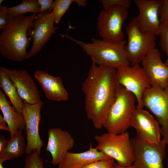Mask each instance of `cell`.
Wrapping results in <instances>:
<instances>
[{"label":"cell","instance_id":"cell-39","mask_svg":"<svg viewBox=\"0 0 168 168\" xmlns=\"http://www.w3.org/2000/svg\"><path fill=\"white\" fill-rule=\"evenodd\" d=\"M3 0H0V6L2 5L1 4H2V2H3Z\"/></svg>","mask_w":168,"mask_h":168},{"label":"cell","instance_id":"cell-16","mask_svg":"<svg viewBox=\"0 0 168 168\" xmlns=\"http://www.w3.org/2000/svg\"><path fill=\"white\" fill-rule=\"evenodd\" d=\"M48 133L45 150L52 156L49 162L54 165H58L65 154L73 147L75 140L68 131L60 128H50Z\"/></svg>","mask_w":168,"mask_h":168},{"label":"cell","instance_id":"cell-36","mask_svg":"<svg viewBox=\"0 0 168 168\" xmlns=\"http://www.w3.org/2000/svg\"><path fill=\"white\" fill-rule=\"evenodd\" d=\"M164 63L168 67V57Z\"/></svg>","mask_w":168,"mask_h":168},{"label":"cell","instance_id":"cell-1","mask_svg":"<svg viewBox=\"0 0 168 168\" xmlns=\"http://www.w3.org/2000/svg\"><path fill=\"white\" fill-rule=\"evenodd\" d=\"M116 69L92 63L82 90L85 97L87 117L94 127H103L109 109L114 98L118 84Z\"/></svg>","mask_w":168,"mask_h":168},{"label":"cell","instance_id":"cell-22","mask_svg":"<svg viewBox=\"0 0 168 168\" xmlns=\"http://www.w3.org/2000/svg\"><path fill=\"white\" fill-rule=\"evenodd\" d=\"M0 87L9 97L16 110L22 113L23 102L14 83L7 74L5 68L2 66L0 67Z\"/></svg>","mask_w":168,"mask_h":168},{"label":"cell","instance_id":"cell-33","mask_svg":"<svg viewBox=\"0 0 168 168\" xmlns=\"http://www.w3.org/2000/svg\"><path fill=\"white\" fill-rule=\"evenodd\" d=\"M0 129L9 131L7 124L3 117L0 115Z\"/></svg>","mask_w":168,"mask_h":168},{"label":"cell","instance_id":"cell-25","mask_svg":"<svg viewBox=\"0 0 168 168\" xmlns=\"http://www.w3.org/2000/svg\"><path fill=\"white\" fill-rule=\"evenodd\" d=\"M24 161L25 164L23 168H45L43 165V159L35 151L27 155Z\"/></svg>","mask_w":168,"mask_h":168},{"label":"cell","instance_id":"cell-9","mask_svg":"<svg viewBox=\"0 0 168 168\" xmlns=\"http://www.w3.org/2000/svg\"><path fill=\"white\" fill-rule=\"evenodd\" d=\"M133 146L135 168H164L163 161L166 145L161 141L159 144L148 143L137 135L131 138Z\"/></svg>","mask_w":168,"mask_h":168},{"label":"cell","instance_id":"cell-14","mask_svg":"<svg viewBox=\"0 0 168 168\" xmlns=\"http://www.w3.org/2000/svg\"><path fill=\"white\" fill-rule=\"evenodd\" d=\"M141 63L151 87L163 89L168 85V67L162 62L158 49L152 50Z\"/></svg>","mask_w":168,"mask_h":168},{"label":"cell","instance_id":"cell-8","mask_svg":"<svg viewBox=\"0 0 168 168\" xmlns=\"http://www.w3.org/2000/svg\"><path fill=\"white\" fill-rule=\"evenodd\" d=\"M143 107L155 116L161 126V141L168 144V85L164 88L150 87L144 91L142 98Z\"/></svg>","mask_w":168,"mask_h":168},{"label":"cell","instance_id":"cell-40","mask_svg":"<svg viewBox=\"0 0 168 168\" xmlns=\"http://www.w3.org/2000/svg\"></svg>","mask_w":168,"mask_h":168},{"label":"cell","instance_id":"cell-2","mask_svg":"<svg viewBox=\"0 0 168 168\" xmlns=\"http://www.w3.org/2000/svg\"><path fill=\"white\" fill-rule=\"evenodd\" d=\"M36 14L20 15L7 19V23L0 35V53L6 59L20 62L28 59L26 49L31 38L27 31L32 27Z\"/></svg>","mask_w":168,"mask_h":168},{"label":"cell","instance_id":"cell-4","mask_svg":"<svg viewBox=\"0 0 168 168\" xmlns=\"http://www.w3.org/2000/svg\"><path fill=\"white\" fill-rule=\"evenodd\" d=\"M136 101L133 94L118 85L103 126L107 133L119 134L127 132L131 127L132 116L137 108Z\"/></svg>","mask_w":168,"mask_h":168},{"label":"cell","instance_id":"cell-7","mask_svg":"<svg viewBox=\"0 0 168 168\" xmlns=\"http://www.w3.org/2000/svg\"><path fill=\"white\" fill-rule=\"evenodd\" d=\"M128 42L125 49L131 66L139 64L156 45L155 35L142 32L134 17L126 27Z\"/></svg>","mask_w":168,"mask_h":168},{"label":"cell","instance_id":"cell-20","mask_svg":"<svg viewBox=\"0 0 168 168\" xmlns=\"http://www.w3.org/2000/svg\"><path fill=\"white\" fill-rule=\"evenodd\" d=\"M0 109L9 129L10 137L19 131L25 130V124L21 112L11 105L3 93L0 90Z\"/></svg>","mask_w":168,"mask_h":168},{"label":"cell","instance_id":"cell-15","mask_svg":"<svg viewBox=\"0 0 168 168\" xmlns=\"http://www.w3.org/2000/svg\"><path fill=\"white\" fill-rule=\"evenodd\" d=\"M134 2L139 11L135 18L141 30L159 35L161 23L158 10L161 0H134Z\"/></svg>","mask_w":168,"mask_h":168},{"label":"cell","instance_id":"cell-18","mask_svg":"<svg viewBox=\"0 0 168 168\" xmlns=\"http://www.w3.org/2000/svg\"><path fill=\"white\" fill-rule=\"evenodd\" d=\"M46 97L53 101H66L69 99L62 79L54 77L42 70H38L34 74Z\"/></svg>","mask_w":168,"mask_h":168},{"label":"cell","instance_id":"cell-38","mask_svg":"<svg viewBox=\"0 0 168 168\" xmlns=\"http://www.w3.org/2000/svg\"><path fill=\"white\" fill-rule=\"evenodd\" d=\"M161 24H163L168 25V21L163 23H161Z\"/></svg>","mask_w":168,"mask_h":168},{"label":"cell","instance_id":"cell-28","mask_svg":"<svg viewBox=\"0 0 168 168\" xmlns=\"http://www.w3.org/2000/svg\"><path fill=\"white\" fill-rule=\"evenodd\" d=\"M99 1L101 3L103 9L115 5L123 6L128 9L131 5L130 0H100Z\"/></svg>","mask_w":168,"mask_h":168},{"label":"cell","instance_id":"cell-6","mask_svg":"<svg viewBox=\"0 0 168 168\" xmlns=\"http://www.w3.org/2000/svg\"><path fill=\"white\" fill-rule=\"evenodd\" d=\"M128 9L115 5L101 10L99 13L96 28L101 39L113 43L124 42L123 26L128 16Z\"/></svg>","mask_w":168,"mask_h":168},{"label":"cell","instance_id":"cell-21","mask_svg":"<svg viewBox=\"0 0 168 168\" xmlns=\"http://www.w3.org/2000/svg\"><path fill=\"white\" fill-rule=\"evenodd\" d=\"M26 146L22 132H18L10 137L5 148L0 154V163L20 157L25 152Z\"/></svg>","mask_w":168,"mask_h":168},{"label":"cell","instance_id":"cell-35","mask_svg":"<svg viewBox=\"0 0 168 168\" xmlns=\"http://www.w3.org/2000/svg\"><path fill=\"white\" fill-rule=\"evenodd\" d=\"M114 168H135L133 165H132L128 166H123L118 165L117 163H115L114 164Z\"/></svg>","mask_w":168,"mask_h":168},{"label":"cell","instance_id":"cell-31","mask_svg":"<svg viewBox=\"0 0 168 168\" xmlns=\"http://www.w3.org/2000/svg\"><path fill=\"white\" fill-rule=\"evenodd\" d=\"M7 8L3 5L0 6V29H3L7 24Z\"/></svg>","mask_w":168,"mask_h":168},{"label":"cell","instance_id":"cell-37","mask_svg":"<svg viewBox=\"0 0 168 168\" xmlns=\"http://www.w3.org/2000/svg\"><path fill=\"white\" fill-rule=\"evenodd\" d=\"M2 164V163H0V168H6L3 166Z\"/></svg>","mask_w":168,"mask_h":168},{"label":"cell","instance_id":"cell-32","mask_svg":"<svg viewBox=\"0 0 168 168\" xmlns=\"http://www.w3.org/2000/svg\"><path fill=\"white\" fill-rule=\"evenodd\" d=\"M8 142L4 136L1 134L0 135V154L4 150Z\"/></svg>","mask_w":168,"mask_h":168},{"label":"cell","instance_id":"cell-5","mask_svg":"<svg viewBox=\"0 0 168 168\" xmlns=\"http://www.w3.org/2000/svg\"><path fill=\"white\" fill-rule=\"evenodd\" d=\"M96 147L121 166L132 165L134 161L133 146L128 132L119 134L106 133L94 137Z\"/></svg>","mask_w":168,"mask_h":168},{"label":"cell","instance_id":"cell-29","mask_svg":"<svg viewBox=\"0 0 168 168\" xmlns=\"http://www.w3.org/2000/svg\"><path fill=\"white\" fill-rule=\"evenodd\" d=\"M158 14L161 23H163L168 21V0H161Z\"/></svg>","mask_w":168,"mask_h":168},{"label":"cell","instance_id":"cell-30","mask_svg":"<svg viewBox=\"0 0 168 168\" xmlns=\"http://www.w3.org/2000/svg\"><path fill=\"white\" fill-rule=\"evenodd\" d=\"M37 1L40 6V13L52 12L54 1L52 0H38Z\"/></svg>","mask_w":168,"mask_h":168},{"label":"cell","instance_id":"cell-12","mask_svg":"<svg viewBox=\"0 0 168 168\" xmlns=\"http://www.w3.org/2000/svg\"><path fill=\"white\" fill-rule=\"evenodd\" d=\"M54 22L52 12H45L36 14L32 27L27 31L28 36L33 40L32 47L28 53L29 58L39 52L52 37L58 28L54 25Z\"/></svg>","mask_w":168,"mask_h":168},{"label":"cell","instance_id":"cell-19","mask_svg":"<svg viewBox=\"0 0 168 168\" xmlns=\"http://www.w3.org/2000/svg\"><path fill=\"white\" fill-rule=\"evenodd\" d=\"M110 158L93 147L90 143L88 149L79 153L68 152L58 165V168H83L95 161Z\"/></svg>","mask_w":168,"mask_h":168},{"label":"cell","instance_id":"cell-10","mask_svg":"<svg viewBox=\"0 0 168 168\" xmlns=\"http://www.w3.org/2000/svg\"><path fill=\"white\" fill-rule=\"evenodd\" d=\"M118 84L133 94L137 103V108L143 109L142 98L145 91L151 87L142 67L139 64L125 66L116 69Z\"/></svg>","mask_w":168,"mask_h":168},{"label":"cell","instance_id":"cell-26","mask_svg":"<svg viewBox=\"0 0 168 168\" xmlns=\"http://www.w3.org/2000/svg\"><path fill=\"white\" fill-rule=\"evenodd\" d=\"M161 47L168 55V25L161 23L159 32Z\"/></svg>","mask_w":168,"mask_h":168},{"label":"cell","instance_id":"cell-34","mask_svg":"<svg viewBox=\"0 0 168 168\" xmlns=\"http://www.w3.org/2000/svg\"><path fill=\"white\" fill-rule=\"evenodd\" d=\"M75 2L78 6L85 7L86 5V1L84 0H75Z\"/></svg>","mask_w":168,"mask_h":168},{"label":"cell","instance_id":"cell-27","mask_svg":"<svg viewBox=\"0 0 168 168\" xmlns=\"http://www.w3.org/2000/svg\"><path fill=\"white\" fill-rule=\"evenodd\" d=\"M114 159L109 158L95 161L83 168H114Z\"/></svg>","mask_w":168,"mask_h":168},{"label":"cell","instance_id":"cell-17","mask_svg":"<svg viewBox=\"0 0 168 168\" xmlns=\"http://www.w3.org/2000/svg\"><path fill=\"white\" fill-rule=\"evenodd\" d=\"M5 70L23 101L33 105L41 101L39 91L27 72L24 70H9L5 68Z\"/></svg>","mask_w":168,"mask_h":168},{"label":"cell","instance_id":"cell-11","mask_svg":"<svg viewBox=\"0 0 168 168\" xmlns=\"http://www.w3.org/2000/svg\"><path fill=\"white\" fill-rule=\"evenodd\" d=\"M22 113L25 124L26 144L25 153L27 155L35 151L40 154L44 142L39 133V124L41 119L40 111L43 105L41 101L31 105L23 101Z\"/></svg>","mask_w":168,"mask_h":168},{"label":"cell","instance_id":"cell-3","mask_svg":"<svg viewBox=\"0 0 168 168\" xmlns=\"http://www.w3.org/2000/svg\"><path fill=\"white\" fill-rule=\"evenodd\" d=\"M79 46L96 64L116 69L124 66H131L125 49L126 41L113 43L102 39L91 38V42L86 43L64 35Z\"/></svg>","mask_w":168,"mask_h":168},{"label":"cell","instance_id":"cell-13","mask_svg":"<svg viewBox=\"0 0 168 168\" xmlns=\"http://www.w3.org/2000/svg\"><path fill=\"white\" fill-rule=\"evenodd\" d=\"M131 126L135 129L137 135L145 142L156 144L161 143L160 124L148 111L136 108L132 116Z\"/></svg>","mask_w":168,"mask_h":168},{"label":"cell","instance_id":"cell-23","mask_svg":"<svg viewBox=\"0 0 168 168\" xmlns=\"http://www.w3.org/2000/svg\"><path fill=\"white\" fill-rule=\"evenodd\" d=\"M40 13V6L37 0H23L16 6L7 8V19L13 18L26 12Z\"/></svg>","mask_w":168,"mask_h":168},{"label":"cell","instance_id":"cell-24","mask_svg":"<svg viewBox=\"0 0 168 168\" xmlns=\"http://www.w3.org/2000/svg\"><path fill=\"white\" fill-rule=\"evenodd\" d=\"M75 0H56L54 2L52 13L54 22L58 24L71 5Z\"/></svg>","mask_w":168,"mask_h":168}]
</instances>
